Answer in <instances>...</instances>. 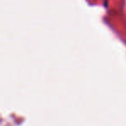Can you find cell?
<instances>
[{
    "mask_svg": "<svg viewBox=\"0 0 126 126\" xmlns=\"http://www.w3.org/2000/svg\"><path fill=\"white\" fill-rule=\"evenodd\" d=\"M105 2H106V0H105Z\"/></svg>",
    "mask_w": 126,
    "mask_h": 126,
    "instance_id": "obj_1",
    "label": "cell"
}]
</instances>
